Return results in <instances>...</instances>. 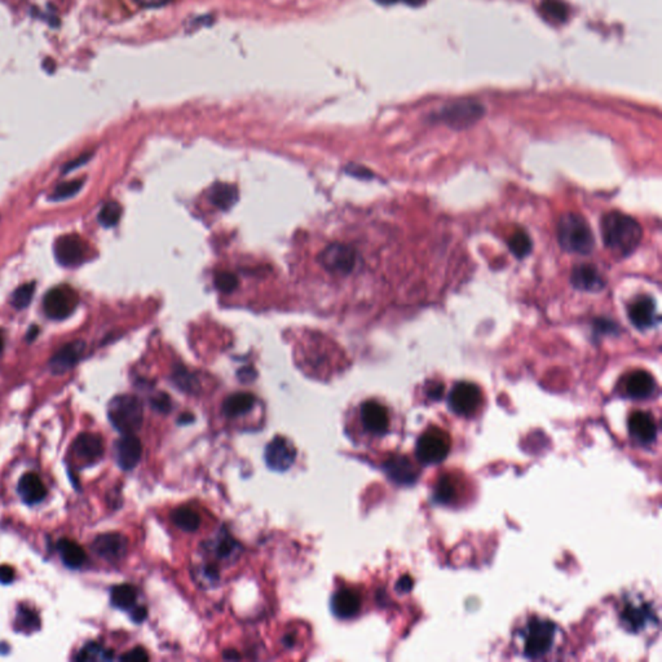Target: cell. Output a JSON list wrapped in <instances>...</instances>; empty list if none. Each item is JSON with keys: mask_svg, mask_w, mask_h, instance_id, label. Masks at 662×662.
Here are the masks:
<instances>
[{"mask_svg": "<svg viewBox=\"0 0 662 662\" xmlns=\"http://www.w3.org/2000/svg\"><path fill=\"white\" fill-rule=\"evenodd\" d=\"M82 187H83L82 180H73V181H68V182H62V184L57 185L56 189L52 193V200L54 201H61V200L70 198V197L75 196L80 191Z\"/></svg>", "mask_w": 662, "mask_h": 662, "instance_id": "e575fe53", "label": "cell"}, {"mask_svg": "<svg viewBox=\"0 0 662 662\" xmlns=\"http://www.w3.org/2000/svg\"><path fill=\"white\" fill-rule=\"evenodd\" d=\"M16 572L10 565H0V584H10L14 581Z\"/></svg>", "mask_w": 662, "mask_h": 662, "instance_id": "60d3db41", "label": "cell"}, {"mask_svg": "<svg viewBox=\"0 0 662 662\" xmlns=\"http://www.w3.org/2000/svg\"><path fill=\"white\" fill-rule=\"evenodd\" d=\"M255 404V396L251 393L238 392L230 394L223 403V413L228 418H236L248 413Z\"/></svg>", "mask_w": 662, "mask_h": 662, "instance_id": "d4e9b609", "label": "cell"}, {"mask_svg": "<svg viewBox=\"0 0 662 662\" xmlns=\"http://www.w3.org/2000/svg\"><path fill=\"white\" fill-rule=\"evenodd\" d=\"M136 598H137V591L131 584H118L113 587L112 594H110L113 606L123 611H130L134 608Z\"/></svg>", "mask_w": 662, "mask_h": 662, "instance_id": "4316f807", "label": "cell"}, {"mask_svg": "<svg viewBox=\"0 0 662 662\" xmlns=\"http://www.w3.org/2000/svg\"><path fill=\"white\" fill-rule=\"evenodd\" d=\"M143 445L134 434H124L115 442V457L119 467L124 471L134 470L141 460Z\"/></svg>", "mask_w": 662, "mask_h": 662, "instance_id": "7c38bea8", "label": "cell"}, {"mask_svg": "<svg viewBox=\"0 0 662 662\" xmlns=\"http://www.w3.org/2000/svg\"><path fill=\"white\" fill-rule=\"evenodd\" d=\"M264 458L270 470L279 472L287 471L295 462L296 449L290 440L277 436L267 445Z\"/></svg>", "mask_w": 662, "mask_h": 662, "instance_id": "30bf717a", "label": "cell"}, {"mask_svg": "<svg viewBox=\"0 0 662 662\" xmlns=\"http://www.w3.org/2000/svg\"><path fill=\"white\" fill-rule=\"evenodd\" d=\"M235 546H236L235 539L226 537V539L220 541V543H219V546H217V549H216V552H217V555H219L220 558L224 559V558H228V556H230V555L233 554Z\"/></svg>", "mask_w": 662, "mask_h": 662, "instance_id": "f35d334b", "label": "cell"}, {"mask_svg": "<svg viewBox=\"0 0 662 662\" xmlns=\"http://www.w3.org/2000/svg\"><path fill=\"white\" fill-rule=\"evenodd\" d=\"M320 263L327 272L346 276L351 273L357 260L355 248L346 244H333L326 247L320 255Z\"/></svg>", "mask_w": 662, "mask_h": 662, "instance_id": "ba28073f", "label": "cell"}, {"mask_svg": "<svg viewBox=\"0 0 662 662\" xmlns=\"http://www.w3.org/2000/svg\"><path fill=\"white\" fill-rule=\"evenodd\" d=\"M108 416L113 427L122 435L135 434L143 425L144 409L134 394H119L110 401Z\"/></svg>", "mask_w": 662, "mask_h": 662, "instance_id": "3957f363", "label": "cell"}, {"mask_svg": "<svg viewBox=\"0 0 662 662\" xmlns=\"http://www.w3.org/2000/svg\"><path fill=\"white\" fill-rule=\"evenodd\" d=\"M451 448L449 434L434 427L426 431L416 442V457L425 464H436L445 460Z\"/></svg>", "mask_w": 662, "mask_h": 662, "instance_id": "277c9868", "label": "cell"}, {"mask_svg": "<svg viewBox=\"0 0 662 662\" xmlns=\"http://www.w3.org/2000/svg\"><path fill=\"white\" fill-rule=\"evenodd\" d=\"M35 292L34 282H27L23 286L17 287L14 292L12 294L11 303L16 309H23L26 308L30 302L33 300Z\"/></svg>", "mask_w": 662, "mask_h": 662, "instance_id": "836d02e7", "label": "cell"}, {"mask_svg": "<svg viewBox=\"0 0 662 662\" xmlns=\"http://www.w3.org/2000/svg\"><path fill=\"white\" fill-rule=\"evenodd\" d=\"M140 5L143 7H147V8H156V7H162L165 4H167L169 0H136Z\"/></svg>", "mask_w": 662, "mask_h": 662, "instance_id": "f6af8a7d", "label": "cell"}, {"mask_svg": "<svg viewBox=\"0 0 662 662\" xmlns=\"http://www.w3.org/2000/svg\"><path fill=\"white\" fill-rule=\"evenodd\" d=\"M412 587H413V581H412V578H410L409 576L403 577V578L399 581V584H397V590H399V591H409Z\"/></svg>", "mask_w": 662, "mask_h": 662, "instance_id": "bcb514c9", "label": "cell"}, {"mask_svg": "<svg viewBox=\"0 0 662 662\" xmlns=\"http://www.w3.org/2000/svg\"><path fill=\"white\" fill-rule=\"evenodd\" d=\"M651 618V612L647 606H628L624 612V621L628 628L633 630H639L646 625V622Z\"/></svg>", "mask_w": 662, "mask_h": 662, "instance_id": "4dcf8cb0", "label": "cell"}, {"mask_svg": "<svg viewBox=\"0 0 662 662\" xmlns=\"http://www.w3.org/2000/svg\"><path fill=\"white\" fill-rule=\"evenodd\" d=\"M457 493H458V488H457L456 479L450 475H444L436 484L435 499L438 504L450 505L454 502Z\"/></svg>", "mask_w": 662, "mask_h": 662, "instance_id": "f1b7e54d", "label": "cell"}, {"mask_svg": "<svg viewBox=\"0 0 662 662\" xmlns=\"http://www.w3.org/2000/svg\"><path fill=\"white\" fill-rule=\"evenodd\" d=\"M628 429L639 442L650 444L657 436V426L653 416L644 412H635L628 418Z\"/></svg>", "mask_w": 662, "mask_h": 662, "instance_id": "d6986e66", "label": "cell"}, {"mask_svg": "<svg viewBox=\"0 0 662 662\" xmlns=\"http://www.w3.org/2000/svg\"><path fill=\"white\" fill-rule=\"evenodd\" d=\"M532 239L525 232L519 230L508 241V247L511 252L519 259L525 258L532 251Z\"/></svg>", "mask_w": 662, "mask_h": 662, "instance_id": "1f68e13d", "label": "cell"}, {"mask_svg": "<svg viewBox=\"0 0 662 662\" xmlns=\"http://www.w3.org/2000/svg\"><path fill=\"white\" fill-rule=\"evenodd\" d=\"M171 519L176 527L185 530V532H196L201 525V517L198 512L188 507H180L176 508Z\"/></svg>", "mask_w": 662, "mask_h": 662, "instance_id": "83f0119b", "label": "cell"}, {"mask_svg": "<svg viewBox=\"0 0 662 662\" xmlns=\"http://www.w3.org/2000/svg\"><path fill=\"white\" fill-rule=\"evenodd\" d=\"M361 422L370 434L384 435L390 427V416L386 406L369 400L361 406Z\"/></svg>", "mask_w": 662, "mask_h": 662, "instance_id": "5bb4252c", "label": "cell"}, {"mask_svg": "<svg viewBox=\"0 0 662 662\" xmlns=\"http://www.w3.org/2000/svg\"><path fill=\"white\" fill-rule=\"evenodd\" d=\"M73 450L80 462L86 464H95L104 456V441L96 434H80L74 440Z\"/></svg>", "mask_w": 662, "mask_h": 662, "instance_id": "9a60e30c", "label": "cell"}, {"mask_svg": "<svg viewBox=\"0 0 662 662\" xmlns=\"http://www.w3.org/2000/svg\"><path fill=\"white\" fill-rule=\"evenodd\" d=\"M625 390L628 397L635 400H644L651 397L654 392L656 382L650 373L644 370L634 371L628 375Z\"/></svg>", "mask_w": 662, "mask_h": 662, "instance_id": "7402d4cb", "label": "cell"}, {"mask_svg": "<svg viewBox=\"0 0 662 662\" xmlns=\"http://www.w3.org/2000/svg\"><path fill=\"white\" fill-rule=\"evenodd\" d=\"M153 406L159 412H167L169 409V400L166 394H161L153 400Z\"/></svg>", "mask_w": 662, "mask_h": 662, "instance_id": "b9f144b4", "label": "cell"}, {"mask_svg": "<svg viewBox=\"0 0 662 662\" xmlns=\"http://www.w3.org/2000/svg\"><path fill=\"white\" fill-rule=\"evenodd\" d=\"M79 296L74 289L62 285L47 292L43 299V311L51 320L61 321L68 318L77 309Z\"/></svg>", "mask_w": 662, "mask_h": 662, "instance_id": "8992f818", "label": "cell"}, {"mask_svg": "<svg viewBox=\"0 0 662 662\" xmlns=\"http://www.w3.org/2000/svg\"><path fill=\"white\" fill-rule=\"evenodd\" d=\"M215 285L220 292L229 294V292L236 290L237 286H238V279L232 273L223 272V273L216 274Z\"/></svg>", "mask_w": 662, "mask_h": 662, "instance_id": "8d00e7d4", "label": "cell"}, {"mask_svg": "<svg viewBox=\"0 0 662 662\" xmlns=\"http://www.w3.org/2000/svg\"><path fill=\"white\" fill-rule=\"evenodd\" d=\"M54 251L60 265L73 268L83 261L86 255V245L77 235H67L57 239Z\"/></svg>", "mask_w": 662, "mask_h": 662, "instance_id": "8fae6325", "label": "cell"}, {"mask_svg": "<svg viewBox=\"0 0 662 662\" xmlns=\"http://www.w3.org/2000/svg\"><path fill=\"white\" fill-rule=\"evenodd\" d=\"M485 113L483 105L479 102L464 100V102H453L448 106H444L435 115L436 121L449 126L456 130L467 128L472 124L476 123Z\"/></svg>", "mask_w": 662, "mask_h": 662, "instance_id": "5b68a950", "label": "cell"}, {"mask_svg": "<svg viewBox=\"0 0 662 662\" xmlns=\"http://www.w3.org/2000/svg\"><path fill=\"white\" fill-rule=\"evenodd\" d=\"M102 646L97 644V643H90L87 644L82 651L79 652L78 656L75 657V660L78 661H90V660H96L99 656H102Z\"/></svg>", "mask_w": 662, "mask_h": 662, "instance_id": "74e56055", "label": "cell"}, {"mask_svg": "<svg viewBox=\"0 0 662 662\" xmlns=\"http://www.w3.org/2000/svg\"><path fill=\"white\" fill-rule=\"evenodd\" d=\"M193 419H194V418H193V416H191V413H187V414H182V416H180L179 423H182V425H188V423H191Z\"/></svg>", "mask_w": 662, "mask_h": 662, "instance_id": "f907efd6", "label": "cell"}, {"mask_svg": "<svg viewBox=\"0 0 662 662\" xmlns=\"http://www.w3.org/2000/svg\"><path fill=\"white\" fill-rule=\"evenodd\" d=\"M83 351H84V343L80 340L64 346L62 348L57 351L52 356V359H49V364H48L49 370L57 375L68 373L78 364L79 359L83 355Z\"/></svg>", "mask_w": 662, "mask_h": 662, "instance_id": "2e32d148", "label": "cell"}, {"mask_svg": "<svg viewBox=\"0 0 662 662\" xmlns=\"http://www.w3.org/2000/svg\"><path fill=\"white\" fill-rule=\"evenodd\" d=\"M628 317L633 325L640 330H646L654 326L657 321L654 300L648 296L639 298L630 305Z\"/></svg>", "mask_w": 662, "mask_h": 662, "instance_id": "e0dca14e", "label": "cell"}, {"mask_svg": "<svg viewBox=\"0 0 662 662\" xmlns=\"http://www.w3.org/2000/svg\"><path fill=\"white\" fill-rule=\"evenodd\" d=\"M146 616H147V611H146L145 606H136L132 609V615L131 617L135 621V622H143L145 619Z\"/></svg>", "mask_w": 662, "mask_h": 662, "instance_id": "ee69618b", "label": "cell"}, {"mask_svg": "<svg viewBox=\"0 0 662 662\" xmlns=\"http://www.w3.org/2000/svg\"><path fill=\"white\" fill-rule=\"evenodd\" d=\"M602 235L609 250L621 257H628L639 246L643 230L634 217L613 211L603 216Z\"/></svg>", "mask_w": 662, "mask_h": 662, "instance_id": "6da1fadb", "label": "cell"}, {"mask_svg": "<svg viewBox=\"0 0 662 662\" xmlns=\"http://www.w3.org/2000/svg\"><path fill=\"white\" fill-rule=\"evenodd\" d=\"M17 622L20 624V626H21L23 630H29V631L38 630L39 626H40V621H39L38 615L35 613L34 611H32V609H29V608L23 606L19 608V612H17Z\"/></svg>", "mask_w": 662, "mask_h": 662, "instance_id": "d590c367", "label": "cell"}, {"mask_svg": "<svg viewBox=\"0 0 662 662\" xmlns=\"http://www.w3.org/2000/svg\"><path fill=\"white\" fill-rule=\"evenodd\" d=\"M541 12L547 20L555 23H564L568 19V7L561 0H542Z\"/></svg>", "mask_w": 662, "mask_h": 662, "instance_id": "f546056e", "label": "cell"}, {"mask_svg": "<svg viewBox=\"0 0 662 662\" xmlns=\"http://www.w3.org/2000/svg\"><path fill=\"white\" fill-rule=\"evenodd\" d=\"M128 542L127 539L119 533H104L97 536L93 543V551L105 560H121L127 552Z\"/></svg>", "mask_w": 662, "mask_h": 662, "instance_id": "4fadbf2b", "label": "cell"}, {"mask_svg": "<svg viewBox=\"0 0 662 662\" xmlns=\"http://www.w3.org/2000/svg\"><path fill=\"white\" fill-rule=\"evenodd\" d=\"M483 403V393L479 386L470 382L456 384L449 394L450 409L458 416L475 414Z\"/></svg>", "mask_w": 662, "mask_h": 662, "instance_id": "9c48e42d", "label": "cell"}, {"mask_svg": "<svg viewBox=\"0 0 662 662\" xmlns=\"http://www.w3.org/2000/svg\"><path fill=\"white\" fill-rule=\"evenodd\" d=\"M19 494L26 505H36L45 501L47 497V488L40 477L33 473H25L19 482Z\"/></svg>", "mask_w": 662, "mask_h": 662, "instance_id": "44dd1931", "label": "cell"}, {"mask_svg": "<svg viewBox=\"0 0 662 662\" xmlns=\"http://www.w3.org/2000/svg\"><path fill=\"white\" fill-rule=\"evenodd\" d=\"M383 469L391 480L401 485H412L418 477L414 464L406 457H393L384 463Z\"/></svg>", "mask_w": 662, "mask_h": 662, "instance_id": "ac0fdd59", "label": "cell"}, {"mask_svg": "<svg viewBox=\"0 0 662 662\" xmlns=\"http://www.w3.org/2000/svg\"><path fill=\"white\" fill-rule=\"evenodd\" d=\"M405 4L410 5V7H421L426 3V0H403Z\"/></svg>", "mask_w": 662, "mask_h": 662, "instance_id": "681fc988", "label": "cell"}, {"mask_svg": "<svg viewBox=\"0 0 662 662\" xmlns=\"http://www.w3.org/2000/svg\"><path fill=\"white\" fill-rule=\"evenodd\" d=\"M571 282L577 290L581 292H600L606 286V282L600 273L590 264H582L574 268Z\"/></svg>", "mask_w": 662, "mask_h": 662, "instance_id": "ffe728a7", "label": "cell"}, {"mask_svg": "<svg viewBox=\"0 0 662 662\" xmlns=\"http://www.w3.org/2000/svg\"><path fill=\"white\" fill-rule=\"evenodd\" d=\"M560 246L573 254L587 255L595 247V237L590 225L578 213H564L558 223Z\"/></svg>", "mask_w": 662, "mask_h": 662, "instance_id": "7a4b0ae2", "label": "cell"}, {"mask_svg": "<svg viewBox=\"0 0 662 662\" xmlns=\"http://www.w3.org/2000/svg\"><path fill=\"white\" fill-rule=\"evenodd\" d=\"M361 608V598L352 590H340L333 596L331 609L334 615L343 619L355 617Z\"/></svg>", "mask_w": 662, "mask_h": 662, "instance_id": "603a6c76", "label": "cell"}, {"mask_svg": "<svg viewBox=\"0 0 662 662\" xmlns=\"http://www.w3.org/2000/svg\"><path fill=\"white\" fill-rule=\"evenodd\" d=\"M121 660H127V661H147L149 660V656L146 653L144 648L141 647H136L134 650H131L130 652H127L126 654H123L121 657Z\"/></svg>", "mask_w": 662, "mask_h": 662, "instance_id": "ab89813d", "label": "cell"}, {"mask_svg": "<svg viewBox=\"0 0 662 662\" xmlns=\"http://www.w3.org/2000/svg\"><path fill=\"white\" fill-rule=\"evenodd\" d=\"M255 377H257L255 370L251 369V368H244V369L238 371V378H239V381H242V382H252V381L255 379Z\"/></svg>", "mask_w": 662, "mask_h": 662, "instance_id": "7bdbcfd3", "label": "cell"}, {"mask_svg": "<svg viewBox=\"0 0 662 662\" xmlns=\"http://www.w3.org/2000/svg\"><path fill=\"white\" fill-rule=\"evenodd\" d=\"M556 635V626L550 621H533L529 624L524 640V652L530 659H539L550 651Z\"/></svg>", "mask_w": 662, "mask_h": 662, "instance_id": "52a82bcc", "label": "cell"}, {"mask_svg": "<svg viewBox=\"0 0 662 662\" xmlns=\"http://www.w3.org/2000/svg\"><path fill=\"white\" fill-rule=\"evenodd\" d=\"M375 1L379 3V4H383V5H390V4H394L399 0H375Z\"/></svg>", "mask_w": 662, "mask_h": 662, "instance_id": "816d5d0a", "label": "cell"}, {"mask_svg": "<svg viewBox=\"0 0 662 662\" xmlns=\"http://www.w3.org/2000/svg\"><path fill=\"white\" fill-rule=\"evenodd\" d=\"M57 550L60 551L64 564L71 569H78L86 561V551L75 541L60 539L57 542Z\"/></svg>", "mask_w": 662, "mask_h": 662, "instance_id": "cb8c5ba5", "label": "cell"}, {"mask_svg": "<svg viewBox=\"0 0 662 662\" xmlns=\"http://www.w3.org/2000/svg\"><path fill=\"white\" fill-rule=\"evenodd\" d=\"M442 391H444V388H442L441 384H435V386L431 387V390L428 391V396H429L431 399H434V400H438V399L441 397V394H442Z\"/></svg>", "mask_w": 662, "mask_h": 662, "instance_id": "c3c4849f", "label": "cell"}, {"mask_svg": "<svg viewBox=\"0 0 662 662\" xmlns=\"http://www.w3.org/2000/svg\"><path fill=\"white\" fill-rule=\"evenodd\" d=\"M285 640H286V644H287L289 647H292V646H294V643H292V641H294V639H292V637H287V638H286V639Z\"/></svg>", "mask_w": 662, "mask_h": 662, "instance_id": "f5cc1de1", "label": "cell"}, {"mask_svg": "<svg viewBox=\"0 0 662 662\" xmlns=\"http://www.w3.org/2000/svg\"><path fill=\"white\" fill-rule=\"evenodd\" d=\"M121 215H122V207L119 206V203L113 202L112 201V202H108L102 206L97 219H99V223L102 226L112 228L114 225L118 224Z\"/></svg>", "mask_w": 662, "mask_h": 662, "instance_id": "d6a6232c", "label": "cell"}, {"mask_svg": "<svg viewBox=\"0 0 662 662\" xmlns=\"http://www.w3.org/2000/svg\"><path fill=\"white\" fill-rule=\"evenodd\" d=\"M3 349V338L0 335V351Z\"/></svg>", "mask_w": 662, "mask_h": 662, "instance_id": "db71d44e", "label": "cell"}, {"mask_svg": "<svg viewBox=\"0 0 662 662\" xmlns=\"http://www.w3.org/2000/svg\"><path fill=\"white\" fill-rule=\"evenodd\" d=\"M210 200L220 210H229L238 200V191L230 184L219 182L210 191Z\"/></svg>", "mask_w": 662, "mask_h": 662, "instance_id": "484cf974", "label": "cell"}, {"mask_svg": "<svg viewBox=\"0 0 662 662\" xmlns=\"http://www.w3.org/2000/svg\"><path fill=\"white\" fill-rule=\"evenodd\" d=\"M88 157H90V154H84V156H82V157L78 158V159H75V161L70 162L68 166L65 167V172H69V171H71V169L78 167V166H80V165L86 163V162H87V159H88Z\"/></svg>", "mask_w": 662, "mask_h": 662, "instance_id": "7dc6e473", "label": "cell"}]
</instances>
